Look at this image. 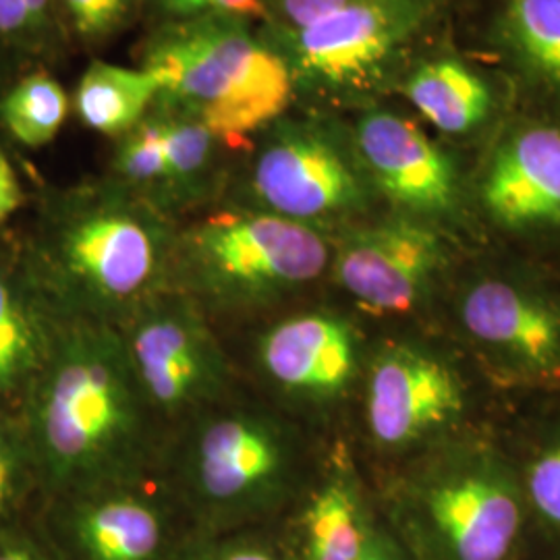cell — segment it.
<instances>
[{"instance_id":"6da1fadb","label":"cell","mask_w":560,"mask_h":560,"mask_svg":"<svg viewBox=\"0 0 560 560\" xmlns=\"http://www.w3.org/2000/svg\"><path fill=\"white\" fill-rule=\"evenodd\" d=\"M21 430L38 481L52 497L161 469L162 421L113 326L60 322L23 399Z\"/></svg>"},{"instance_id":"7a4b0ae2","label":"cell","mask_w":560,"mask_h":560,"mask_svg":"<svg viewBox=\"0 0 560 560\" xmlns=\"http://www.w3.org/2000/svg\"><path fill=\"white\" fill-rule=\"evenodd\" d=\"M175 237L168 214L119 183L81 185L48 206L25 275L57 320L120 328L168 289Z\"/></svg>"},{"instance_id":"3957f363","label":"cell","mask_w":560,"mask_h":560,"mask_svg":"<svg viewBox=\"0 0 560 560\" xmlns=\"http://www.w3.org/2000/svg\"><path fill=\"white\" fill-rule=\"evenodd\" d=\"M177 428L161 471L189 529L275 525L298 501L300 432L275 407L229 395Z\"/></svg>"},{"instance_id":"277c9868","label":"cell","mask_w":560,"mask_h":560,"mask_svg":"<svg viewBox=\"0 0 560 560\" xmlns=\"http://www.w3.org/2000/svg\"><path fill=\"white\" fill-rule=\"evenodd\" d=\"M332 235L252 206L226 208L177 231L168 289L208 316L272 310L328 275Z\"/></svg>"},{"instance_id":"5b68a950","label":"cell","mask_w":560,"mask_h":560,"mask_svg":"<svg viewBox=\"0 0 560 560\" xmlns=\"http://www.w3.org/2000/svg\"><path fill=\"white\" fill-rule=\"evenodd\" d=\"M143 65L166 73L164 108L200 120L229 145L277 122L298 92L282 52L254 36L247 21L175 23L159 34Z\"/></svg>"},{"instance_id":"8992f818","label":"cell","mask_w":560,"mask_h":560,"mask_svg":"<svg viewBox=\"0 0 560 560\" xmlns=\"http://www.w3.org/2000/svg\"><path fill=\"white\" fill-rule=\"evenodd\" d=\"M388 525L416 560H511L527 517L520 474L483 446H455L397 483Z\"/></svg>"},{"instance_id":"52a82bcc","label":"cell","mask_w":560,"mask_h":560,"mask_svg":"<svg viewBox=\"0 0 560 560\" xmlns=\"http://www.w3.org/2000/svg\"><path fill=\"white\" fill-rule=\"evenodd\" d=\"M264 131L249 164L247 206L326 233L370 210L376 194L349 131L324 120L282 119Z\"/></svg>"},{"instance_id":"ba28073f","label":"cell","mask_w":560,"mask_h":560,"mask_svg":"<svg viewBox=\"0 0 560 560\" xmlns=\"http://www.w3.org/2000/svg\"><path fill=\"white\" fill-rule=\"evenodd\" d=\"M439 7L432 0H345L275 46L291 67L295 90L347 101L395 78Z\"/></svg>"},{"instance_id":"9c48e42d","label":"cell","mask_w":560,"mask_h":560,"mask_svg":"<svg viewBox=\"0 0 560 560\" xmlns=\"http://www.w3.org/2000/svg\"><path fill=\"white\" fill-rule=\"evenodd\" d=\"M141 390L162 425H180L226 399L233 368L196 301L162 291L119 328Z\"/></svg>"},{"instance_id":"30bf717a","label":"cell","mask_w":560,"mask_h":560,"mask_svg":"<svg viewBox=\"0 0 560 560\" xmlns=\"http://www.w3.org/2000/svg\"><path fill=\"white\" fill-rule=\"evenodd\" d=\"M453 258L444 229L393 212L332 237L328 275L370 316H402L425 300Z\"/></svg>"},{"instance_id":"8fae6325","label":"cell","mask_w":560,"mask_h":560,"mask_svg":"<svg viewBox=\"0 0 560 560\" xmlns=\"http://www.w3.org/2000/svg\"><path fill=\"white\" fill-rule=\"evenodd\" d=\"M55 501L62 560H168L189 532L161 469Z\"/></svg>"},{"instance_id":"7c38bea8","label":"cell","mask_w":560,"mask_h":560,"mask_svg":"<svg viewBox=\"0 0 560 560\" xmlns=\"http://www.w3.org/2000/svg\"><path fill=\"white\" fill-rule=\"evenodd\" d=\"M365 428L384 453L439 441L465 413V384L448 361L416 342H386L365 361Z\"/></svg>"},{"instance_id":"4fadbf2b","label":"cell","mask_w":560,"mask_h":560,"mask_svg":"<svg viewBox=\"0 0 560 560\" xmlns=\"http://www.w3.org/2000/svg\"><path fill=\"white\" fill-rule=\"evenodd\" d=\"M457 320L497 374L523 384H560V305L540 287L480 277L460 293Z\"/></svg>"},{"instance_id":"5bb4252c","label":"cell","mask_w":560,"mask_h":560,"mask_svg":"<svg viewBox=\"0 0 560 560\" xmlns=\"http://www.w3.org/2000/svg\"><path fill=\"white\" fill-rule=\"evenodd\" d=\"M474 198L506 235H560V119L501 122L474 180Z\"/></svg>"},{"instance_id":"9a60e30c","label":"cell","mask_w":560,"mask_h":560,"mask_svg":"<svg viewBox=\"0 0 560 560\" xmlns=\"http://www.w3.org/2000/svg\"><path fill=\"white\" fill-rule=\"evenodd\" d=\"M349 133L376 198L393 212L442 229L459 219L467 194L457 162L416 120L376 106Z\"/></svg>"},{"instance_id":"2e32d148","label":"cell","mask_w":560,"mask_h":560,"mask_svg":"<svg viewBox=\"0 0 560 560\" xmlns=\"http://www.w3.org/2000/svg\"><path fill=\"white\" fill-rule=\"evenodd\" d=\"M254 368L280 399L300 407L340 400L360 378L355 324L330 310H307L268 324L254 342Z\"/></svg>"},{"instance_id":"e0dca14e","label":"cell","mask_w":560,"mask_h":560,"mask_svg":"<svg viewBox=\"0 0 560 560\" xmlns=\"http://www.w3.org/2000/svg\"><path fill=\"white\" fill-rule=\"evenodd\" d=\"M374 520L353 463L337 453L301 490L279 532L289 560H361Z\"/></svg>"},{"instance_id":"ac0fdd59","label":"cell","mask_w":560,"mask_h":560,"mask_svg":"<svg viewBox=\"0 0 560 560\" xmlns=\"http://www.w3.org/2000/svg\"><path fill=\"white\" fill-rule=\"evenodd\" d=\"M397 90L421 119L446 138H476L501 125V85L457 52L436 50L409 60Z\"/></svg>"},{"instance_id":"d6986e66","label":"cell","mask_w":560,"mask_h":560,"mask_svg":"<svg viewBox=\"0 0 560 560\" xmlns=\"http://www.w3.org/2000/svg\"><path fill=\"white\" fill-rule=\"evenodd\" d=\"M486 38L544 117L560 119V0H497Z\"/></svg>"},{"instance_id":"ffe728a7","label":"cell","mask_w":560,"mask_h":560,"mask_svg":"<svg viewBox=\"0 0 560 560\" xmlns=\"http://www.w3.org/2000/svg\"><path fill=\"white\" fill-rule=\"evenodd\" d=\"M59 324L27 275L0 268V400L25 399L50 355Z\"/></svg>"},{"instance_id":"44dd1931","label":"cell","mask_w":560,"mask_h":560,"mask_svg":"<svg viewBox=\"0 0 560 560\" xmlns=\"http://www.w3.org/2000/svg\"><path fill=\"white\" fill-rule=\"evenodd\" d=\"M164 88L166 73L156 67L94 60L78 83L75 108L90 129L120 138L154 110Z\"/></svg>"},{"instance_id":"7402d4cb","label":"cell","mask_w":560,"mask_h":560,"mask_svg":"<svg viewBox=\"0 0 560 560\" xmlns=\"http://www.w3.org/2000/svg\"><path fill=\"white\" fill-rule=\"evenodd\" d=\"M166 183L162 196L164 214L191 206L208 196L217 173V154L222 141L200 120L162 108Z\"/></svg>"},{"instance_id":"603a6c76","label":"cell","mask_w":560,"mask_h":560,"mask_svg":"<svg viewBox=\"0 0 560 560\" xmlns=\"http://www.w3.org/2000/svg\"><path fill=\"white\" fill-rule=\"evenodd\" d=\"M69 96L52 75L36 71L15 81L0 98V120L13 140L38 150L59 136Z\"/></svg>"},{"instance_id":"cb8c5ba5","label":"cell","mask_w":560,"mask_h":560,"mask_svg":"<svg viewBox=\"0 0 560 560\" xmlns=\"http://www.w3.org/2000/svg\"><path fill=\"white\" fill-rule=\"evenodd\" d=\"M110 179L162 210V196L166 183V154L164 117L161 110L148 115L133 129L120 136L113 159Z\"/></svg>"},{"instance_id":"d4e9b609","label":"cell","mask_w":560,"mask_h":560,"mask_svg":"<svg viewBox=\"0 0 560 560\" xmlns=\"http://www.w3.org/2000/svg\"><path fill=\"white\" fill-rule=\"evenodd\" d=\"M168 560H289L279 527L260 525L229 532L189 529Z\"/></svg>"},{"instance_id":"484cf974","label":"cell","mask_w":560,"mask_h":560,"mask_svg":"<svg viewBox=\"0 0 560 560\" xmlns=\"http://www.w3.org/2000/svg\"><path fill=\"white\" fill-rule=\"evenodd\" d=\"M520 481L527 513L560 538V439L548 442L532 457Z\"/></svg>"},{"instance_id":"4316f807","label":"cell","mask_w":560,"mask_h":560,"mask_svg":"<svg viewBox=\"0 0 560 560\" xmlns=\"http://www.w3.org/2000/svg\"><path fill=\"white\" fill-rule=\"evenodd\" d=\"M32 478L38 480L23 430L0 420V520L18 506Z\"/></svg>"},{"instance_id":"83f0119b","label":"cell","mask_w":560,"mask_h":560,"mask_svg":"<svg viewBox=\"0 0 560 560\" xmlns=\"http://www.w3.org/2000/svg\"><path fill=\"white\" fill-rule=\"evenodd\" d=\"M73 30L83 40L113 36L133 13L138 0H59Z\"/></svg>"},{"instance_id":"f1b7e54d","label":"cell","mask_w":560,"mask_h":560,"mask_svg":"<svg viewBox=\"0 0 560 560\" xmlns=\"http://www.w3.org/2000/svg\"><path fill=\"white\" fill-rule=\"evenodd\" d=\"M156 4L175 23L266 18V0H156Z\"/></svg>"},{"instance_id":"f546056e","label":"cell","mask_w":560,"mask_h":560,"mask_svg":"<svg viewBox=\"0 0 560 560\" xmlns=\"http://www.w3.org/2000/svg\"><path fill=\"white\" fill-rule=\"evenodd\" d=\"M345 0H266V18H272L277 36L287 38L324 15L339 9Z\"/></svg>"},{"instance_id":"4dcf8cb0","label":"cell","mask_w":560,"mask_h":560,"mask_svg":"<svg viewBox=\"0 0 560 560\" xmlns=\"http://www.w3.org/2000/svg\"><path fill=\"white\" fill-rule=\"evenodd\" d=\"M40 36L25 0H0V40L23 44Z\"/></svg>"},{"instance_id":"1f68e13d","label":"cell","mask_w":560,"mask_h":560,"mask_svg":"<svg viewBox=\"0 0 560 560\" xmlns=\"http://www.w3.org/2000/svg\"><path fill=\"white\" fill-rule=\"evenodd\" d=\"M361 560H416L411 552L405 548V544L397 538V534L378 520L370 529V538L365 544Z\"/></svg>"},{"instance_id":"d6a6232c","label":"cell","mask_w":560,"mask_h":560,"mask_svg":"<svg viewBox=\"0 0 560 560\" xmlns=\"http://www.w3.org/2000/svg\"><path fill=\"white\" fill-rule=\"evenodd\" d=\"M23 201L20 177L7 154L0 150V226L9 221Z\"/></svg>"},{"instance_id":"836d02e7","label":"cell","mask_w":560,"mask_h":560,"mask_svg":"<svg viewBox=\"0 0 560 560\" xmlns=\"http://www.w3.org/2000/svg\"><path fill=\"white\" fill-rule=\"evenodd\" d=\"M0 560H50L40 548L23 538H0Z\"/></svg>"},{"instance_id":"e575fe53","label":"cell","mask_w":560,"mask_h":560,"mask_svg":"<svg viewBox=\"0 0 560 560\" xmlns=\"http://www.w3.org/2000/svg\"><path fill=\"white\" fill-rule=\"evenodd\" d=\"M432 2H436V4H442V0H432Z\"/></svg>"}]
</instances>
